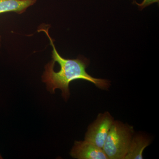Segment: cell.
Here are the masks:
<instances>
[{
    "mask_svg": "<svg viewBox=\"0 0 159 159\" xmlns=\"http://www.w3.org/2000/svg\"><path fill=\"white\" fill-rule=\"evenodd\" d=\"M70 155L78 159H108L102 148L85 140L75 142Z\"/></svg>",
    "mask_w": 159,
    "mask_h": 159,
    "instance_id": "obj_4",
    "label": "cell"
},
{
    "mask_svg": "<svg viewBox=\"0 0 159 159\" xmlns=\"http://www.w3.org/2000/svg\"><path fill=\"white\" fill-rule=\"evenodd\" d=\"M1 36L0 35V48H1Z\"/></svg>",
    "mask_w": 159,
    "mask_h": 159,
    "instance_id": "obj_8",
    "label": "cell"
},
{
    "mask_svg": "<svg viewBox=\"0 0 159 159\" xmlns=\"http://www.w3.org/2000/svg\"><path fill=\"white\" fill-rule=\"evenodd\" d=\"M115 120L108 112L98 115L88 128L84 140L102 148Z\"/></svg>",
    "mask_w": 159,
    "mask_h": 159,
    "instance_id": "obj_3",
    "label": "cell"
},
{
    "mask_svg": "<svg viewBox=\"0 0 159 159\" xmlns=\"http://www.w3.org/2000/svg\"><path fill=\"white\" fill-rule=\"evenodd\" d=\"M159 0H143L142 3H139L136 2H135V3L139 6V9L142 10L153 3H159Z\"/></svg>",
    "mask_w": 159,
    "mask_h": 159,
    "instance_id": "obj_7",
    "label": "cell"
},
{
    "mask_svg": "<svg viewBox=\"0 0 159 159\" xmlns=\"http://www.w3.org/2000/svg\"><path fill=\"white\" fill-rule=\"evenodd\" d=\"M48 27L43 25L40 26L38 31L46 33L53 48L52 60L45 66V70L42 76L43 81L46 83L48 90L53 94L56 89H60L62 92L63 98L67 100L70 96V83L77 80L89 81L101 89H107L110 85V81L95 78L87 72L86 69L89 64L87 58L79 55L76 59H66L60 55L55 48L54 40L49 34L50 27Z\"/></svg>",
    "mask_w": 159,
    "mask_h": 159,
    "instance_id": "obj_1",
    "label": "cell"
},
{
    "mask_svg": "<svg viewBox=\"0 0 159 159\" xmlns=\"http://www.w3.org/2000/svg\"><path fill=\"white\" fill-rule=\"evenodd\" d=\"M133 127L115 121L102 149L108 159H124L134 136Z\"/></svg>",
    "mask_w": 159,
    "mask_h": 159,
    "instance_id": "obj_2",
    "label": "cell"
},
{
    "mask_svg": "<svg viewBox=\"0 0 159 159\" xmlns=\"http://www.w3.org/2000/svg\"><path fill=\"white\" fill-rule=\"evenodd\" d=\"M150 144V140L142 134L133 136L124 159H143V152Z\"/></svg>",
    "mask_w": 159,
    "mask_h": 159,
    "instance_id": "obj_5",
    "label": "cell"
},
{
    "mask_svg": "<svg viewBox=\"0 0 159 159\" xmlns=\"http://www.w3.org/2000/svg\"><path fill=\"white\" fill-rule=\"evenodd\" d=\"M36 2V0H0V14L8 12L22 14Z\"/></svg>",
    "mask_w": 159,
    "mask_h": 159,
    "instance_id": "obj_6",
    "label": "cell"
},
{
    "mask_svg": "<svg viewBox=\"0 0 159 159\" xmlns=\"http://www.w3.org/2000/svg\"><path fill=\"white\" fill-rule=\"evenodd\" d=\"M2 159V156H1V154H0V159Z\"/></svg>",
    "mask_w": 159,
    "mask_h": 159,
    "instance_id": "obj_9",
    "label": "cell"
}]
</instances>
